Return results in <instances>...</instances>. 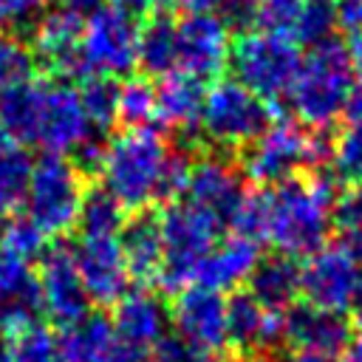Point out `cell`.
I'll return each mask as SVG.
<instances>
[{
	"instance_id": "obj_19",
	"label": "cell",
	"mask_w": 362,
	"mask_h": 362,
	"mask_svg": "<svg viewBox=\"0 0 362 362\" xmlns=\"http://www.w3.org/2000/svg\"><path fill=\"white\" fill-rule=\"evenodd\" d=\"M40 314L42 303L31 263L0 246V331L6 337L17 334L40 322Z\"/></svg>"
},
{
	"instance_id": "obj_41",
	"label": "cell",
	"mask_w": 362,
	"mask_h": 362,
	"mask_svg": "<svg viewBox=\"0 0 362 362\" xmlns=\"http://www.w3.org/2000/svg\"><path fill=\"white\" fill-rule=\"evenodd\" d=\"M206 356H201L192 345H187L178 334H164L150 351H147V362H201Z\"/></svg>"
},
{
	"instance_id": "obj_21",
	"label": "cell",
	"mask_w": 362,
	"mask_h": 362,
	"mask_svg": "<svg viewBox=\"0 0 362 362\" xmlns=\"http://www.w3.org/2000/svg\"><path fill=\"white\" fill-rule=\"evenodd\" d=\"M110 322H113L116 337L124 345L139 348V351H150L167 334L170 308L153 288L139 286V288H127L122 294Z\"/></svg>"
},
{
	"instance_id": "obj_3",
	"label": "cell",
	"mask_w": 362,
	"mask_h": 362,
	"mask_svg": "<svg viewBox=\"0 0 362 362\" xmlns=\"http://www.w3.org/2000/svg\"><path fill=\"white\" fill-rule=\"evenodd\" d=\"M167 153L170 147L156 127H127L105 150L99 167L102 189H107L130 212L150 209Z\"/></svg>"
},
{
	"instance_id": "obj_47",
	"label": "cell",
	"mask_w": 362,
	"mask_h": 362,
	"mask_svg": "<svg viewBox=\"0 0 362 362\" xmlns=\"http://www.w3.org/2000/svg\"><path fill=\"white\" fill-rule=\"evenodd\" d=\"M99 6H102V0H59V8H68V11L79 14V17H88Z\"/></svg>"
},
{
	"instance_id": "obj_4",
	"label": "cell",
	"mask_w": 362,
	"mask_h": 362,
	"mask_svg": "<svg viewBox=\"0 0 362 362\" xmlns=\"http://www.w3.org/2000/svg\"><path fill=\"white\" fill-rule=\"evenodd\" d=\"M269 221L266 240L286 257H311L328 243L331 204L317 195L308 178H288L277 187H266Z\"/></svg>"
},
{
	"instance_id": "obj_52",
	"label": "cell",
	"mask_w": 362,
	"mask_h": 362,
	"mask_svg": "<svg viewBox=\"0 0 362 362\" xmlns=\"http://www.w3.org/2000/svg\"><path fill=\"white\" fill-rule=\"evenodd\" d=\"M6 144H11V139H8V133H6V127L0 122V147H6Z\"/></svg>"
},
{
	"instance_id": "obj_18",
	"label": "cell",
	"mask_w": 362,
	"mask_h": 362,
	"mask_svg": "<svg viewBox=\"0 0 362 362\" xmlns=\"http://www.w3.org/2000/svg\"><path fill=\"white\" fill-rule=\"evenodd\" d=\"M354 337V325L345 314L328 311L311 303H294L283 311V342L291 351H331L342 354Z\"/></svg>"
},
{
	"instance_id": "obj_22",
	"label": "cell",
	"mask_w": 362,
	"mask_h": 362,
	"mask_svg": "<svg viewBox=\"0 0 362 362\" xmlns=\"http://www.w3.org/2000/svg\"><path fill=\"white\" fill-rule=\"evenodd\" d=\"M257 260H260V243H255L249 238H240V235H232L223 243H218L198 263L192 286H201V288H209V291H218V294L232 291V288H238L240 283L249 280Z\"/></svg>"
},
{
	"instance_id": "obj_30",
	"label": "cell",
	"mask_w": 362,
	"mask_h": 362,
	"mask_svg": "<svg viewBox=\"0 0 362 362\" xmlns=\"http://www.w3.org/2000/svg\"><path fill=\"white\" fill-rule=\"evenodd\" d=\"M31 158L20 144L0 147V212H11L23 204L28 175H31Z\"/></svg>"
},
{
	"instance_id": "obj_42",
	"label": "cell",
	"mask_w": 362,
	"mask_h": 362,
	"mask_svg": "<svg viewBox=\"0 0 362 362\" xmlns=\"http://www.w3.org/2000/svg\"><path fill=\"white\" fill-rule=\"evenodd\" d=\"M116 6L133 17H158V14H170L173 8H178L181 0H116Z\"/></svg>"
},
{
	"instance_id": "obj_48",
	"label": "cell",
	"mask_w": 362,
	"mask_h": 362,
	"mask_svg": "<svg viewBox=\"0 0 362 362\" xmlns=\"http://www.w3.org/2000/svg\"><path fill=\"white\" fill-rule=\"evenodd\" d=\"M342 362H362V331L351 337L348 348L342 351Z\"/></svg>"
},
{
	"instance_id": "obj_44",
	"label": "cell",
	"mask_w": 362,
	"mask_h": 362,
	"mask_svg": "<svg viewBox=\"0 0 362 362\" xmlns=\"http://www.w3.org/2000/svg\"><path fill=\"white\" fill-rule=\"evenodd\" d=\"M345 119L351 124H362V76L354 82L351 93H348V102H345Z\"/></svg>"
},
{
	"instance_id": "obj_24",
	"label": "cell",
	"mask_w": 362,
	"mask_h": 362,
	"mask_svg": "<svg viewBox=\"0 0 362 362\" xmlns=\"http://www.w3.org/2000/svg\"><path fill=\"white\" fill-rule=\"evenodd\" d=\"M206 82L184 71H173L156 88V119L173 130H192L201 122Z\"/></svg>"
},
{
	"instance_id": "obj_50",
	"label": "cell",
	"mask_w": 362,
	"mask_h": 362,
	"mask_svg": "<svg viewBox=\"0 0 362 362\" xmlns=\"http://www.w3.org/2000/svg\"><path fill=\"white\" fill-rule=\"evenodd\" d=\"M249 362H286V359L272 356V354H255V356H249Z\"/></svg>"
},
{
	"instance_id": "obj_33",
	"label": "cell",
	"mask_w": 362,
	"mask_h": 362,
	"mask_svg": "<svg viewBox=\"0 0 362 362\" xmlns=\"http://www.w3.org/2000/svg\"><path fill=\"white\" fill-rule=\"evenodd\" d=\"M156 119V88L147 76H130L119 85V122L124 127H147Z\"/></svg>"
},
{
	"instance_id": "obj_12",
	"label": "cell",
	"mask_w": 362,
	"mask_h": 362,
	"mask_svg": "<svg viewBox=\"0 0 362 362\" xmlns=\"http://www.w3.org/2000/svg\"><path fill=\"white\" fill-rule=\"evenodd\" d=\"M175 334L201 356H218L226 348V297L201 286L175 294L170 308Z\"/></svg>"
},
{
	"instance_id": "obj_32",
	"label": "cell",
	"mask_w": 362,
	"mask_h": 362,
	"mask_svg": "<svg viewBox=\"0 0 362 362\" xmlns=\"http://www.w3.org/2000/svg\"><path fill=\"white\" fill-rule=\"evenodd\" d=\"M6 351H8V362H62L57 334L42 322L8 334Z\"/></svg>"
},
{
	"instance_id": "obj_43",
	"label": "cell",
	"mask_w": 362,
	"mask_h": 362,
	"mask_svg": "<svg viewBox=\"0 0 362 362\" xmlns=\"http://www.w3.org/2000/svg\"><path fill=\"white\" fill-rule=\"evenodd\" d=\"M337 6V25L345 28L351 37L362 34V0H334Z\"/></svg>"
},
{
	"instance_id": "obj_8",
	"label": "cell",
	"mask_w": 362,
	"mask_h": 362,
	"mask_svg": "<svg viewBox=\"0 0 362 362\" xmlns=\"http://www.w3.org/2000/svg\"><path fill=\"white\" fill-rule=\"evenodd\" d=\"M274 122L272 105L235 79H221L206 88L201 130L218 147H246Z\"/></svg>"
},
{
	"instance_id": "obj_1",
	"label": "cell",
	"mask_w": 362,
	"mask_h": 362,
	"mask_svg": "<svg viewBox=\"0 0 362 362\" xmlns=\"http://www.w3.org/2000/svg\"><path fill=\"white\" fill-rule=\"evenodd\" d=\"M354 82L356 65L345 40L328 37L320 45H311L303 57L297 82L288 93L291 110L300 119V124L325 133L342 116Z\"/></svg>"
},
{
	"instance_id": "obj_20",
	"label": "cell",
	"mask_w": 362,
	"mask_h": 362,
	"mask_svg": "<svg viewBox=\"0 0 362 362\" xmlns=\"http://www.w3.org/2000/svg\"><path fill=\"white\" fill-rule=\"evenodd\" d=\"M277 342H283V314L266 311L249 291H235L226 300V345L255 356Z\"/></svg>"
},
{
	"instance_id": "obj_31",
	"label": "cell",
	"mask_w": 362,
	"mask_h": 362,
	"mask_svg": "<svg viewBox=\"0 0 362 362\" xmlns=\"http://www.w3.org/2000/svg\"><path fill=\"white\" fill-rule=\"evenodd\" d=\"M337 28V6L334 0H303L288 37L297 45H320L322 40L334 37Z\"/></svg>"
},
{
	"instance_id": "obj_9",
	"label": "cell",
	"mask_w": 362,
	"mask_h": 362,
	"mask_svg": "<svg viewBox=\"0 0 362 362\" xmlns=\"http://www.w3.org/2000/svg\"><path fill=\"white\" fill-rule=\"evenodd\" d=\"M359 257L362 240L348 235H339L334 243H325L320 252H314L305 266H300V294L305 303L339 314L356 308Z\"/></svg>"
},
{
	"instance_id": "obj_46",
	"label": "cell",
	"mask_w": 362,
	"mask_h": 362,
	"mask_svg": "<svg viewBox=\"0 0 362 362\" xmlns=\"http://www.w3.org/2000/svg\"><path fill=\"white\" fill-rule=\"evenodd\" d=\"M226 0H181V6L189 11V14H218V8L223 6Z\"/></svg>"
},
{
	"instance_id": "obj_11",
	"label": "cell",
	"mask_w": 362,
	"mask_h": 362,
	"mask_svg": "<svg viewBox=\"0 0 362 362\" xmlns=\"http://www.w3.org/2000/svg\"><path fill=\"white\" fill-rule=\"evenodd\" d=\"M88 136H93V127L82 107L79 90L71 82L45 79L31 144H40L51 156H65L74 153Z\"/></svg>"
},
{
	"instance_id": "obj_38",
	"label": "cell",
	"mask_w": 362,
	"mask_h": 362,
	"mask_svg": "<svg viewBox=\"0 0 362 362\" xmlns=\"http://www.w3.org/2000/svg\"><path fill=\"white\" fill-rule=\"evenodd\" d=\"M331 223L339 229V235L359 238L362 240V184H351L331 209Z\"/></svg>"
},
{
	"instance_id": "obj_7",
	"label": "cell",
	"mask_w": 362,
	"mask_h": 362,
	"mask_svg": "<svg viewBox=\"0 0 362 362\" xmlns=\"http://www.w3.org/2000/svg\"><path fill=\"white\" fill-rule=\"evenodd\" d=\"M82 173L65 158L45 153L31 164L28 187H25V218L45 235L57 238L76 226L82 198H85Z\"/></svg>"
},
{
	"instance_id": "obj_17",
	"label": "cell",
	"mask_w": 362,
	"mask_h": 362,
	"mask_svg": "<svg viewBox=\"0 0 362 362\" xmlns=\"http://www.w3.org/2000/svg\"><path fill=\"white\" fill-rule=\"evenodd\" d=\"M187 195H189V204L201 206L204 212L218 218L223 226L235 218L238 206L246 198L243 173L223 156H204L192 161Z\"/></svg>"
},
{
	"instance_id": "obj_6",
	"label": "cell",
	"mask_w": 362,
	"mask_h": 362,
	"mask_svg": "<svg viewBox=\"0 0 362 362\" xmlns=\"http://www.w3.org/2000/svg\"><path fill=\"white\" fill-rule=\"evenodd\" d=\"M161 218V240H164V260L158 269L156 283L178 294L192 286L198 263L218 246L221 221L204 212L189 201H175L164 209Z\"/></svg>"
},
{
	"instance_id": "obj_49",
	"label": "cell",
	"mask_w": 362,
	"mask_h": 362,
	"mask_svg": "<svg viewBox=\"0 0 362 362\" xmlns=\"http://www.w3.org/2000/svg\"><path fill=\"white\" fill-rule=\"evenodd\" d=\"M348 51H351V57H354V65L362 68V34H354V37H351Z\"/></svg>"
},
{
	"instance_id": "obj_27",
	"label": "cell",
	"mask_w": 362,
	"mask_h": 362,
	"mask_svg": "<svg viewBox=\"0 0 362 362\" xmlns=\"http://www.w3.org/2000/svg\"><path fill=\"white\" fill-rule=\"evenodd\" d=\"M136 65L144 76H167L175 71V20L170 14L150 17L139 28Z\"/></svg>"
},
{
	"instance_id": "obj_45",
	"label": "cell",
	"mask_w": 362,
	"mask_h": 362,
	"mask_svg": "<svg viewBox=\"0 0 362 362\" xmlns=\"http://www.w3.org/2000/svg\"><path fill=\"white\" fill-rule=\"evenodd\" d=\"M286 362H342V354L331 351H291V359Z\"/></svg>"
},
{
	"instance_id": "obj_51",
	"label": "cell",
	"mask_w": 362,
	"mask_h": 362,
	"mask_svg": "<svg viewBox=\"0 0 362 362\" xmlns=\"http://www.w3.org/2000/svg\"><path fill=\"white\" fill-rule=\"evenodd\" d=\"M356 308L362 311V257H359V291H356Z\"/></svg>"
},
{
	"instance_id": "obj_13",
	"label": "cell",
	"mask_w": 362,
	"mask_h": 362,
	"mask_svg": "<svg viewBox=\"0 0 362 362\" xmlns=\"http://www.w3.org/2000/svg\"><path fill=\"white\" fill-rule=\"evenodd\" d=\"M37 286H40L42 311L59 328L90 314V300L79 280L71 246H51L42 252L40 269H37Z\"/></svg>"
},
{
	"instance_id": "obj_34",
	"label": "cell",
	"mask_w": 362,
	"mask_h": 362,
	"mask_svg": "<svg viewBox=\"0 0 362 362\" xmlns=\"http://www.w3.org/2000/svg\"><path fill=\"white\" fill-rule=\"evenodd\" d=\"M37 76V59L20 40H0V93L20 88Z\"/></svg>"
},
{
	"instance_id": "obj_25",
	"label": "cell",
	"mask_w": 362,
	"mask_h": 362,
	"mask_svg": "<svg viewBox=\"0 0 362 362\" xmlns=\"http://www.w3.org/2000/svg\"><path fill=\"white\" fill-rule=\"evenodd\" d=\"M62 362H113L122 339L105 314H85L82 320L65 325L57 337Z\"/></svg>"
},
{
	"instance_id": "obj_29",
	"label": "cell",
	"mask_w": 362,
	"mask_h": 362,
	"mask_svg": "<svg viewBox=\"0 0 362 362\" xmlns=\"http://www.w3.org/2000/svg\"><path fill=\"white\" fill-rule=\"evenodd\" d=\"M79 99L88 113V122L93 133L105 136L116 122H119V85L110 76L90 74L79 82Z\"/></svg>"
},
{
	"instance_id": "obj_5",
	"label": "cell",
	"mask_w": 362,
	"mask_h": 362,
	"mask_svg": "<svg viewBox=\"0 0 362 362\" xmlns=\"http://www.w3.org/2000/svg\"><path fill=\"white\" fill-rule=\"evenodd\" d=\"M226 65L235 82H240L260 99L274 102L291 93L303 65V54L288 34L246 31L235 42H229Z\"/></svg>"
},
{
	"instance_id": "obj_39",
	"label": "cell",
	"mask_w": 362,
	"mask_h": 362,
	"mask_svg": "<svg viewBox=\"0 0 362 362\" xmlns=\"http://www.w3.org/2000/svg\"><path fill=\"white\" fill-rule=\"evenodd\" d=\"M303 0H255V25L272 34H288Z\"/></svg>"
},
{
	"instance_id": "obj_40",
	"label": "cell",
	"mask_w": 362,
	"mask_h": 362,
	"mask_svg": "<svg viewBox=\"0 0 362 362\" xmlns=\"http://www.w3.org/2000/svg\"><path fill=\"white\" fill-rule=\"evenodd\" d=\"M48 8V0H0V25H34Z\"/></svg>"
},
{
	"instance_id": "obj_54",
	"label": "cell",
	"mask_w": 362,
	"mask_h": 362,
	"mask_svg": "<svg viewBox=\"0 0 362 362\" xmlns=\"http://www.w3.org/2000/svg\"><path fill=\"white\" fill-rule=\"evenodd\" d=\"M201 362H226V359H221V356H206V359H201Z\"/></svg>"
},
{
	"instance_id": "obj_23",
	"label": "cell",
	"mask_w": 362,
	"mask_h": 362,
	"mask_svg": "<svg viewBox=\"0 0 362 362\" xmlns=\"http://www.w3.org/2000/svg\"><path fill=\"white\" fill-rule=\"evenodd\" d=\"M124 263L130 269V277L150 283L158 277L161 260H164V240H161V218L153 209L133 212L122 232L116 235Z\"/></svg>"
},
{
	"instance_id": "obj_16",
	"label": "cell",
	"mask_w": 362,
	"mask_h": 362,
	"mask_svg": "<svg viewBox=\"0 0 362 362\" xmlns=\"http://www.w3.org/2000/svg\"><path fill=\"white\" fill-rule=\"evenodd\" d=\"M74 263L88 300L96 305H116L130 288L133 277L116 238H79L74 246Z\"/></svg>"
},
{
	"instance_id": "obj_26",
	"label": "cell",
	"mask_w": 362,
	"mask_h": 362,
	"mask_svg": "<svg viewBox=\"0 0 362 362\" xmlns=\"http://www.w3.org/2000/svg\"><path fill=\"white\" fill-rule=\"evenodd\" d=\"M249 294L272 314L288 311L300 297V263L280 252L260 257L249 274Z\"/></svg>"
},
{
	"instance_id": "obj_14",
	"label": "cell",
	"mask_w": 362,
	"mask_h": 362,
	"mask_svg": "<svg viewBox=\"0 0 362 362\" xmlns=\"http://www.w3.org/2000/svg\"><path fill=\"white\" fill-rule=\"evenodd\" d=\"M229 57V28L218 14H187L175 23V71L212 79Z\"/></svg>"
},
{
	"instance_id": "obj_15",
	"label": "cell",
	"mask_w": 362,
	"mask_h": 362,
	"mask_svg": "<svg viewBox=\"0 0 362 362\" xmlns=\"http://www.w3.org/2000/svg\"><path fill=\"white\" fill-rule=\"evenodd\" d=\"M82 23L85 17L68 8L45 11L34 23V34H31L34 59H40L57 76H71L79 82L90 76L85 57H82Z\"/></svg>"
},
{
	"instance_id": "obj_2",
	"label": "cell",
	"mask_w": 362,
	"mask_h": 362,
	"mask_svg": "<svg viewBox=\"0 0 362 362\" xmlns=\"http://www.w3.org/2000/svg\"><path fill=\"white\" fill-rule=\"evenodd\" d=\"M334 141L325 133H308L294 119L272 122L240 153V173L260 187H277L297 178L300 170H322L331 164Z\"/></svg>"
},
{
	"instance_id": "obj_35",
	"label": "cell",
	"mask_w": 362,
	"mask_h": 362,
	"mask_svg": "<svg viewBox=\"0 0 362 362\" xmlns=\"http://www.w3.org/2000/svg\"><path fill=\"white\" fill-rule=\"evenodd\" d=\"M331 170L348 184H362V124H351L339 133L331 150Z\"/></svg>"
},
{
	"instance_id": "obj_10",
	"label": "cell",
	"mask_w": 362,
	"mask_h": 362,
	"mask_svg": "<svg viewBox=\"0 0 362 362\" xmlns=\"http://www.w3.org/2000/svg\"><path fill=\"white\" fill-rule=\"evenodd\" d=\"M139 23L116 3L99 6L82 23V57L90 74L124 76L136 68Z\"/></svg>"
},
{
	"instance_id": "obj_37",
	"label": "cell",
	"mask_w": 362,
	"mask_h": 362,
	"mask_svg": "<svg viewBox=\"0 0 362 362\" xmlns=\"http://www.w3.org/2000/svg\"><path fill=\"white\" fill-rule=\"evenodd\" d=\"M189 173H192V156L187 150H170L167 158H164V167H161V175H158V192H156V201H170L175 204L178 195L187 192V184H189Z\"/></svg>"
},
{
	"instance_id": "obj_28",
	"label": "cell",
	"mask_w": 362,
	"mask_h": 362,
	"mask_svg": "<svg viewBox=\"0 0 362 362\" xmlns=\"http://www.w3.org/2000/svg\"><path fill=\"white\" fill-rule=\"evenodd\" d=\"M127 209L102 187L88 189L79 209V238H116L127 221Z\"/></svg>"
},
{
	"instance_id": "obj_53",
	"label": "cell",
	"mask_w": 362,
	"mask_h": 362,
	"mask_svg": "<svg viewBox=\"0 0 362 362\" xmlns=\"http://www.w3.org/2000/svg\"><path fill=\"white\" fill-rule=\"evenodd\" d=\"M0 362H8V351H6V342H0Z\"/></svg>"
},
{
	"instance_id": "obj_36",
	"label": "cell",
	"mask_w": 362,
	"mask_h": 362,
	"mask_svg": "<svg viewBox=\"0 0 362 362\" xmlns=\"http://www.w3.org/2000/svg\"><path fill=\"white\" fill-rule=\"evenodd\" d=\"M0 246L23 260H40L42 252L48 249L45 246V235L23 215V218H11L3 229H0Z\"/></svg>"
}]
</instances>
